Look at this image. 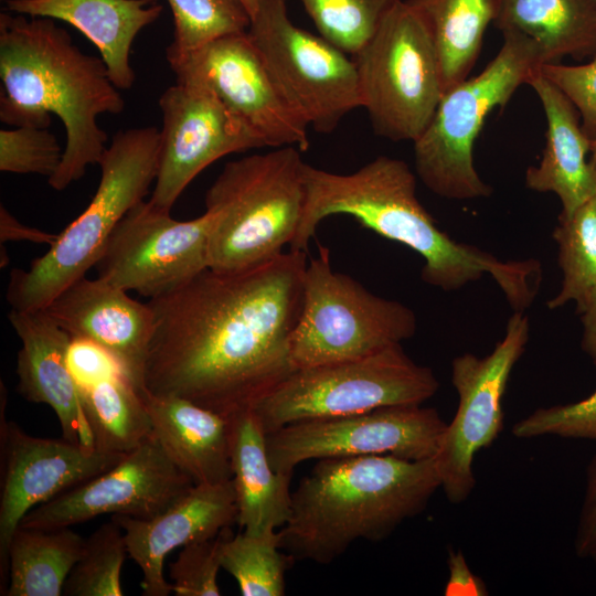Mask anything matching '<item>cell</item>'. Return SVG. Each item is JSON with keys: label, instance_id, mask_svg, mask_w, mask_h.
Instances as JSON below:
<instances>
[{"label": "cell", "instance_id": "obj_19", "mask_svg": "<svg viewBox=\"0 0 596 596\" xmlns=\"http://www.w3.org/2000/svg\"><path fill=\"white\" fill-rule=\"evenodd\" d=\"M108 281L83 277L70 285L45 312L72 338L88 340L106 351L141 393L155 312Z\"/></svg>", "mask_w": 596, "mask_h": 596}, {"label": "cell", "instance_id": "obj_26", "mask_svg": "<svg viewBox=\"0 0 596 596\" xmlns=\"http://www.w3.org/2000/svg\"><path fill=\"white\" fill-rule=\"evenodd\" d=\"M501 32L532 40L544 64L564 56L596 55V6L593 0H500L494 20Z\"/></svg>", "mask_w": 596, "mask_h": 596}, {"label": "cell", "instance_id": "obj_33", "mask_svg": "<svg viewBox=\"0 0 596 596\" xmlns=\"http://www.w3.org/2000/svg\"><path fill=\"white\" fill-rule=\"evenodd\" d=\"M172 10V53H189L225 35L246 32L251 18L237 0H167Z\"/></svg>", "mask_w": 596, "mask_h": 596}, {"label": "cell", "instance_id": "obj_31", "mask_svg": "<svg viewBox=\"0 0 596 596\" xmlns=\"http://www.w3.org/2000/svg\"><path fill=\"white\" fill-rule=\"evenodd\" d=\"M279 530L233 535L223 532L221 566L236 581L243 596H283L285 574L294 558L281 552Z\"/></svg>", "mask_w": 596, "mask_h": 596}, {"label": "cell", "instance_id": "obj_18", "mask_svg": "<svg viewBox=\"0 0 596 596\" xmlns=\"http://www.w3.org/2000/svg\"><path fill=\"white\" fill-rule=\"evenodd\" d=\"M126 454L100 451L70 440L34 437L14 422H1L0 575L22 519L117 465Z\"/></svg>", "mask_w": 596, "mask_h": 596}, {"label": "cell", "instance_id": "obj_30", "mask_svg": "<svg viewBox=\"0 0 596 596\" xmlns=\"http://www.w3.org/2000/svg\"><path fill=\"white\" fill-rule=\"evenodd\" d=\"M553 238L558 246L562 284L547 307L557 309L574 301L582 315L596 305V194L571 215L558 217Z\"/></svg>", "mask_w": 596, "mask_h": 596}, {"label": "cell", "instance_id": "obj_27", "mask_svg": "<svg viewBox=\"0 0 596 596\" xmlns=\"http://www.w3.org/2000/svg\"><path fill=\"white\" fill-rule=\"evenodd\" d=\"M425 25L435 46L444 93L472 70L500 0H405Z\"/></svg>", "mask_w": 596, "mask_h": 596}, {"label": "cell", "instance_id": "obj_36", "mask_svg": "<svg viewBox=\"0 0 596 596\" xmlns=\"http://www.w3.org/2000/svg\"><path fill=\"white\" fill-rule=\"evenodd\" d=\"M512 434L518 438L554 435L596 440V391L578 402L535 409L514 424Z\"/></svg>", "mask_w": 596, "mask_h": 596}, {"label": "cell", "instance_id": "obj_4", "mask_svg": "<svg viewBox=\"0 0 596 596\" xmlns=\"http://www.w3.org/2000/svg\"><path fill=\"white\" fill-rule=\"evenodd\" d=\"M438 488L435 458L319 459L292 491L290 515L279 530L281 549L294 560L328 565L358 540L390 536L422 513Z\"/></svg>", "mask_w": 596, "mask_h": 596}, {"label": "cell", "instance_id": "obj_15", "mask_svg": "<svg viewBox=\"0 0 596 596\" xmlns=\"http://www.w3.org/2000/svg\"><path fill=\"white\" fill-rule=\"evenodd\" d=\"M166 56L177 82L211 89L265 147L308 150V124L280 89L247 31Z\"/></svg>", "mask_w": 596, "mask_h": 596}, {"label": "cell", "instance_id": "obj_3", "mask_svg": "<svg viewBox=\"0 0 596 596\" xmlns=\"http://www.w3.org/2000/svg\"><path fill=\"white\" fill-rule=\"evenodd\" d=\"M0 119L13 127L64 125L61 164L49 179L56 191L98 164L108 140L102 114H120L125 100L102 57L83 53L52 19L0 13Z\"/></svg>", "mask_w": 596, "mask_h": 596}, {"label": "cell", "instance_id": "obj_24", "mask_svg": "<svg viewBox=\"0 0 596 596\" xmlns=\"http://www.w3.org/2000/svg\"><path fill=\"white\" fill-rule=\"evenodd\" d=\"M227 422L237 524L249 534L283 528L290 515L292 473L273 468L266 433L253 409L227 417Z\"/></svg>", "mask_w": 596, "mask_h": 596}, {"label": "cell", "instance_id": "obj_16", "mask_svg": "<svg viewBox=\"0 0 596 596\" xmlns=\"http://www.w3.org/2000/svg\"><path fill=\"white\" fill-rule=\"evenodd\" d=\"M162 114L160 158L149 199L171 211L206 167L234 152L265 147L258 136L207 87L179 83L159 98Z\"/></svg>", "mask_w": 596, "mask_h": 596}, {"label": "cell", "instance_id": "obj_28", "mask_svg": "<svg viewBox=\"0 0 596 596\" xmlns=\"http://www.w3.org/2000/svg\"><path fill=\"white\" fill-rule=\"evenodd\" d=\"M85 539L71 528H22L8 551V587L4 596H60L78 561Z\"/></svg>", "mask_w": 596, "mask_h": 596}, {"label": "cell", "instance_id": "obj_12", "mask_svg": "<svg viewBox=\"0 0 596 596\" xmlns=\"http://www.w3.org/2000/svg\"><path fill=\"white\" fill-rule=\"evenodd\" d=\"M447 423L436 408L395 405L350 416L285 425L266 435L273 468L294 473L308 460L392 455L408 460L435 458Z\"/></svg>", "mask_w": 596, "mask_h": 596}, {"label": "cell", "instance_id": "obj_20", "mask_svg": "<svg viewBox=\"0 0 596 596\" xmlns=\"http://www.w3.org/2000/svg\"><path fill=\"white\" fill-rule=\"evenodd\" d=\"M120 525L128 556L142 573L146 596H167L171 583L163 575L167 555L177 547L219 535L237 523V504L231 480L194 483L166 510L149 519L111 515Z\"/></svg>", "mask_w": 596, "mask_h": 596}, {"label": "cell", "instance_id": "obj_14", "mask_svg": "<svg viewBox=\"0 0 596 596\" xmlns=\"http://www.w3.org/2000/svg\"><path fill=\"white\" fill-rule=\"evenodd\" d=\"M529 336L528 317L523 311H514L504 337L488 355L464 353L451 362L458 406L435 459L440 488L454 504L466 501L476 486L472 471L476 454L490 446L503 429V396Z\"/></svg>", "mask_w": 596, "mask_h": 596}, {"label": "cell", "instance_id": "obj_37", "mask_svg": "<svg viewBox=\"0 0 596 596\" xmlns=\"http://www.w3.org/2000/svg\"><path fill=\"white\" fill-rule=\"evenodd\" d=\"M225 530V529H224ZM224 530L215 538L187 544L169 565L177 596H219L220 550Z\"/></svg>", "mask_w": 596, "mask_h": 596}, {"label": "cell", "instance_id": "obj_41", "mask_svg": "<svg viewBox=\"0 0 596 596\" xmlns=\"http://www.w3.org/2000/svg\"><path fill=\"white\" fill-rule=\"evenodd\" d=\"M448 568L445 595H487L483 582L469 570L460 552H449Z\"/></svg>", "mask_w": 596, "mask_h": 596}, {"label": "cell", "instance_id": "obj_7", "mask_svg": "<svg viewBox=\"0 0 596 596\" xmlns=\"http://www.w3.org/2000/svg\"><path fill=\"white\" fill-rule=\"evenodd\" d=\"M503 44L486 68L447 89L424 132L413 142L415 169L434 193L451 200L486 198L492 189L473 164V145L487 116L503 108L514 92L544 64L528 36L505 31Z\"/></svg>", "mask_w": 596, "mask_h": 596}, {"label": "cell", "instance_id": "obj_35", "mask_svg": "<svg viewBox=\"0 0 596 596\" xmlns=\"http://www.w3.org/2000/svg\"><path fill=\"white\" fill-rule=\"evenodd\" d=\"M64 149L47 128L14 127L0 130V170L40 174L50 179L58 169Z\"/></svg>", "mask_w": 596, "mask_h": 596}, {"label": "cell", "instance_id": "obj_43", "mask_svg": "<svg viewBox=\"0 0 596 596\" xmlns=\"http://www.w3.org/2000/svg\"><path fill=\"white\" fill-rule=\"evenodd\" d=\"M237 1L246 10L249 18H252L256 13V11H257L260 2H262V0H237Z\"/></svg>", "mask_w": 596, "mask_h": 596}, {"label": "cell", "instance_id": "obj_17", "mask_svg": "<svg viewBox=\"0 0 596 596\" xmlns=\"http://www.w3.org/2000/svg\"><path fill=\"white\" fill-rule=\"evenodd\" d=\"M193 485L152 435L110 469L29 511L20 526L71 528L104 514L149 519Z\"/></svg>", "mask_w": 596, "mask_h": 596}, {"label": "cell", "instance_id": "obj_10", "mask_svg": "<svg viewBox=\"0 0 596 596\" xmlns=\"http://www.w3.org/2000/svg\"><path fill=\"white\" fill-rule=\"evenodd\" d=\"M352 60L361 107L374 132L414 142L429 125L444 88L433 41L405 0L393 7Z\"/></svg>", "mask_w": 596, "mask_h": 596}, {"label": "cell", "instance_id": "obj_42", "mask_svg": "<svg viewBox=\"0 0 596 596\" xmlns=\"http://www.w3.org/2000/svg\"><path fill=\"white\" fill-rule=\"evenodd\" d=\"M582 321V350L596 366V305L579 315Z\"/></svg>", "mask_w": 596, "mask_h": 596}, {"label": "cell", "instance_id": "obj_2", "mask_svg": "<svg viewBox=\"0 0 596 596\" xmlns=\"http://www.w3.org/2000/svg\"><path fill=\"white\" fill-rule=\"evenodd\" d=\"M306 205L290 251L308 253L319 223L337 214L397 242L424 258L423 281L459 290L489 274L514 311L534 299L541 278L536 260L501 262L477 246L454 241L436 224L416 195V177L400 159L379 156L351 173L310 166L304 169Z\"/></svg>", "mask_w": 596, "mask_h": 596}, {"label": "cell", "instance_id": "obj_5", "mask_svg": "<svg viewBox=\"0 0 596 596\" xmlns=\"http://www.w3.org/2000/svg\"><path fill=\"white\" fill-rule=\"evenodd\" d=\"M305 164L301 151L287 146L224 166L205 193V211L213 217L211 270H248L290 246L306 205Z\"/></svg>", "mask_w": 596, "mask_h": 596}, {"label": "cell", "instance_id": "obj_13", "mask_svg": "<svg viewBox=\"0 0 596 596\" xmlns=\"http://www.w3.org/2000/svg\"><path fill=\"white\" fill-rule=\"evenodd\" d=\"M150 200L115 227L96 264L97 277L150 299L172 294L209 269L212 214L178 221Z\"/></svg>", "mask_w": 596, "mask_h": 596}, {"label": "cell", "instance_id": "obj_39", "mask_svg": "<svg viewBox=\"0 0 596 596\" xmlns=\"http://www.w3.org/2000/svg\"><path fill=\"white\" fill-rule=\"evenodd\" d=\"M68 364L78 386L96 383L121 373L115 360L97 344L81 338H72Z\"/></svg>", "mask_w": 596, "mask_h": 596}, {"label": "cell", "instance_id": "obj_44", "mask_svg": "<svg viewBox=\"0 0 596 596\" xmlns=\"http://www.w3.org/2000/svg\"><path fill=\"white\" fill-rule=\"evenodd\" d=\"M589 162L596 171V136L590 139Z\"/></svg>", "mask_w": 596, "mask_h": 596}, {"label": "cell", "instance_id": "obj_21", "mask_svg": "<svg viewBox=\"0 0 596 596\" xmlns=\"http://www.w3.org/2000/svg\"><path fill=\"white\" fill-rule=\"evenodd\" d=\"M9 321L21 341L18 353V391L28 401L54 411L66 440L94 447L68 364L72 337L44 309H11Z\"/></svg>", "mask_w": 596, "mask_h": 596}, {"label": "cell", "instance_id": "obj_25", "mask_svg": "<svg viewBox=\"0 0 596 596\" xmlns=\"http://www.w3.org/2000/svg\"><path fill=\"white\" fill-rule=\"evenodd\" d=\"M142 396L153 436L182 472L194 483L232 479L226 417L182 397Z\"/></svg>", "mask_w": 596, "mask_h": 596}, {"label": "cell", "instance_id": "obj_23", "mask_svg": "<svg viewBox=\"0 0 596 596\" xmlns=\"http://www.w3.org/2000/svg\"><path fill=\"white\" fill-rule=\"evenodd\" d=\"M17 14L64 21L81 31L99 51L109 77L119 89L136 78L130 64L137 34L153 23L163 7L158 0H7Z\"/></svg>", "mask_w": 596, "mask_h": 596}, {"label": "cell", "instance_id": "obj_1", "mask_svg": "<svg viewBox=\"0 0 596 596\" xmlns=\"http://www.w3.org/2000/svg\"><path fill=\"white\" fill-rule=\"evenodd\" d=\"M307 254L289 249L240 273L209 268L150 299L156 329L145 391L226 418L254 409L295 371L290 338L302 307Z\"/></svg>", "mask_w": 596, "mask_h": 596}, {"label": "cell", "instance_id": "obj_45", "mask_svg": "<svg viewBox=\"0 0 596 596\" xmlns=\"http://www.w3.org/2000/svg\"><path fill=\"white\" fill-rule=\"evenodd\" d=\"M589 558L596 564V549L592 552Z\"/></svg>", "mask_w": 596, "mask_h": 596}, {"label": "cell", "instance_id": "obj_40", "mask_svg": "<svg viewBox=\"0 0 596 596\" xmlns=\"http://www.w3.org/2000/svg\"><path fill=\"white\" fill-rule=\"evenodd\" d=\"M596 549V453L586 470V489L582 503L574 550L578 557H589Z\"/></svg>", "mask_w": 596, "mask_h": 596}, {"label": "cell", "instance_id": "obj_32", "mask_svg": "<svg viewBox=\"0 0 596 596\" xmlns=\"http://www.w3.org/2000/svg\"><path fill=\"white\" fill-rule=\"evenodd\" d=\"M128 556L123 529L113 519L87 539L83 552L66 578V596H121V568Z\"/></svg>", "mask_w": 596, "mask_h": 596}, {"label": "cell", "instance_id": "obj_8", "mask_svg": "<svg viewBox=\"0 0 596 596\" xmlns=\"http://www.w3.org/2000/svg\"><path fill=\"white\" fill-rule=\"evenodd\" d=\"M414 311L400 301L369 291L351 276L331 268L329 249L307 263L304 300L290 338L296 369L369 356L412 338Z\"/></svg>", "mask_w": 596, "mask_h": 596}, {"label": "cell", "instance_id": "obj_46", "mask_svg": "<svg viewBox=\"0 0 596 596\" xmlns=\"http://www.w3.org/2000/svg\"><path fill=\"white\" fill-rule=\"evenodd\" d=\"M593 1H594L595 6H596V0H593Z\"/></svg>", "mask_w": 596, "mask_h": 596}, {"label": "cell", "instance_id": "obj_9", "mask_svg": "<svg viewBox=\"0 0 596 596\" xmlns=\"http://www.w3.org/2000/svg\"><path fill=\"white\" fill-rule=\"evenodd\" d=\"M438 389L433 370L394 344L358 360L296 369L253 411L267 435L296 422L424 404Z\"/></svg>", "mask_w": 596, "mask_h": 596}, {"label": "cell", "instance_id": "obj_38", "mask_svg": "<svg viewBox=\"0 0 596 596\" xmlns=\"http://www.w3.org/2000/svg\"><path fill=\"white\" fill-rule=\"evenodd\" d=\"M540 72L574 104L589 139L596 136V55L581 65L542 64Z\"/></svg>", "mask_w": 596, "mask_h": 596}, {"label": "cell", "instance_id": "obj_22", "mask_svg": "<svg viewBox=\"0 0 596 596\" xmlns=\"http://www.w3.org/2000/svg\"><path fill=\"white\" fill-rule=\"evenodd\" d=\"M526 84L541 100L547 129L542 159L528 168L525 184L536 192L556 194L562 205L560 216L565 217L596 194V171L587 159L590 139L574 104L539 67Z\"/></svg>", "mask_w": 596, "mask_h": 596}, {"label": "cell", "instance_id": "obj_6", "mask_svg": "<svg viewBox=\"0 0 596 596\" xmlns=\"http://www.w3.org/2000/svg\"><path fill=\"white\" fill-rule=\"evenodd\" d=\"M159 158L160 130L155 126L126 129L111 138L98 162L100 180L86 209L28 269L11 272L6 298L12 309H44L96 266L117 224L156 181Z\"/></svg>", "mask_w": 596, "mask_h": 596}, {"label": "cell", "instance_id": "obj_11", "mask_svg": "<svg viewBox=\"0 0 596 596\" xmlns=\"http://www.w3.org/2000/svg\"><path fill=\"white\" fill-rule=\"evenodd\" d=\"M287 0H262L247 34L280 89L309 127L332 132L361 107L355 64L321 35L292 23Z\"/></svg>", "mask_w": 596, "mask_h": 596}, {"label": "cell", "instance_id": "obj_29", "mask_svg": "<svg viewBox=\"0 0 596 596\" xmlns=\"http://www.w3.org/2000/svg\"><path fill=\"white\" fill-rule=\"evenodd\" d=\"M78 387L96 449L128 454L153 435L142 393L124 374Z\"/></svg>", "mask_w": 596, "mask_h": 596}, {"label": "cell", "instance_id": "obj_34", "mask_svg": "<svg viewBox=\"0 0 596 596\" xmlns=\"http://www.w3.org/2000/svg\"><path fill=\"white\" fill-rule=\"evenodd\" d=\"M400 0H299L321 36L355 54Z\"/></svg>", "mask_w": 596, "mask_h": 596}]
</instances>
